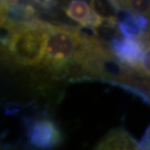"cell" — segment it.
Instances as JSON below:
<instances>
[{
    "mask_svg": "<svg viewBox=\"0 0 150 150\" xmlns=\"http://www.w3.org/2000/svg\"><path fill=\"white\" fill-rule=\"evenodd\" d=\"M92 10L101 20L103 23L116 26L118 18H117V10L113 6L111 1H92L90 2Z\"/></svg>",
    "mask_w": 150,
    "mask_h": 150,
    "instance_id": "ba28073f",
    "label": "cell"
},
{
    "mask_svg": "<svg viewBox=\"0 0 150 150\" xmlns=\"http://www.w3.org/2000/svg\"><path fill=\"white\" fill-rule=\"evenodd\" d=\"M101 42L79 29L48 23L44 62L56 72L80 67L87 70L100 49Z\"/></svg>",
    "mask_w": 150,
    "mask_h": 150,
    "instance_id": "6da1fadb",
    "label": "cell"
},
{
    "mask_svg": "<svg viewBox=\"0 0 150 150\" xmlns=\"http://www.w3.org/2000/svg\"><path fill=\"white\" fill-rule=\"evenodd\" d=\"M110 47L121 65L145 75L142 67V59L144 52L149 50H145L137 39L118 36L110 41Z\"/></svg>",
    "mask_w": 150,
    "mask_h": 150,
    "instance_id": "277c9868",
    "label": "cell"
},
{
    "mask_svg": "<svg viewBox=\"0 0 150 150\" xmlns=\"http://www.w3.org/2000/svg\"><path fill=\"white\" fill-rule=\"evenodd\" d=\"M0 150H12V149H8V148L4 147V146H0Z\"/></svg>",
    "mask_w": 150,
    "mask_h": 150,
    "instance_id": "7c38bea8",
    "label": "cell"
},
{
    "mask_svg": "<svg viewBox=\"0 0 150 150\" xmlns=\"http://www.w3.org/2000/svg\"><path fill=\"white\" fill-rule=\"evenodd\" d=\"M9 1H0V25L7 21Z\"/></svg>",
    "mask_w": 150,
    "mask_h": 150,
    "instance_id": "30bf717a",
    "label": "cell"
},
{
    "mask_svg": "<svg viewBox=\"0 0 150 150\" xmlns=\"http://www.w3.org/2000/svg\"><path fill=\"white\" fill-rule=\"evenodd\" d=\"M64 12L69 19L85 28H90L96 30L103 25L101 20L94 13L90 4L85 1H70L64 7Z\"/></svg>",
    "mask_w": 150,
    "mask_h": 150,
    "instance_id": "5b68a950",
    "label": "cell"
},
{
    "mask_svg": "<svg viewBox=\"0 0 150 150\" xmlns=\"http://www.w3.org/2000/svg\"><path fill=\"white\" fill-rule=\"evenodd\" d=\"M48 23L34 20L19 23L8 43V55L20 67H37L44 61Z\"/></svg>",
    "mask_w": 150,
    "mask_h": 150,
    "instance_id": "7a4b0ae2",
    "label": "cell"
},
{
    "mask_svg": "<svg viewBox=\"0 0 150 150\" xmlns=\"http://www.w3.org/2000/svg\"><path fill=\"white\" fill-rule=\"evenodd\" d=\"M29 144L38 150H52L62 142V134L58 125L49 118H37L28 126Z\"/></svg>",
    "mask_w": 150,
    "mask_h": 150,
    "instance_id": "3957f363",
    "label": "cell"
},
{
    "mask_svg": "<svg viewBox=\"0 0 150 150\" xmlns=\"http://www.w3.org/2000/svg\"><path fill=\"white\" fill-rule=\"evenodd\" d=\"M118 15H122V17H118L117 25L124 37L137 39L146 32L148 25L146 17L137 16L124 11H117V16Z\"/></svg>",
    "mask_w": 150,
    "mask_h": 150,
    "instance_id": "8992f818",
    "label": "cell"
},
{
    "mask_svg": "<svg viewBox=\"0 0 150 150\" xmlns=\"http://www.w3.org/2000/svg\"><path fill=\"white\" fill-rule=\"evenodd\" d=\"M111 3L117 11H124L142 17L149 14L148 1H111Z\"/></svg>",
    "mask_w": 150,
    "mask_h": 150,
    "instance_id": "9c48e42d",
    "label": "cell"
},
{
    "mask_svg": "<svg viewBox=\"0 0 150 150\" xmlns=\"http://www.w3.org/2000/svg\"><path fill=\"white\" fill-rule=\"evenodd\" d=\"M137 146L140 150H149V127L145 130V133L137 143Z\"/></svg>",
    "mask_w": 150,
    "mask_h": 150,
    "instance_id": "8fae6325",
    "label": "cell"
},
{
    "mask_svg": "<svg viewBox=\"0 0 150 150\" xmlns=\"http://www.w3.org/2000/svg\"><path fill=\"white\" fill-rule=\"evenodd\" d=\"M96 150H140L134 139L122 130L112 131L100 142Z\"/></svg>",
    "mask_w": 150,
    "mask_h": 150,
    "instance_id": "52a82bcc",
    "label": "cell"
}]
</instances>
